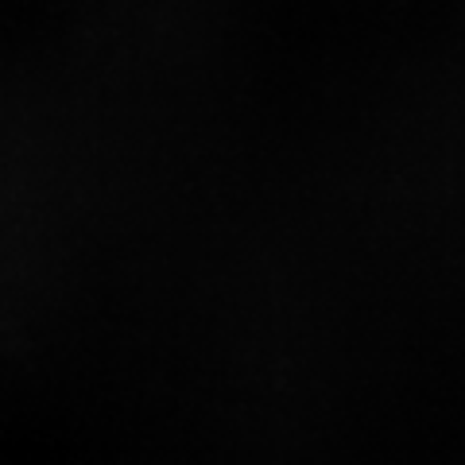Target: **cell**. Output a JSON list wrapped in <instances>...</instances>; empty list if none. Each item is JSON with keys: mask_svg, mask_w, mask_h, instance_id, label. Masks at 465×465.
<instances>
[]
</instances>
